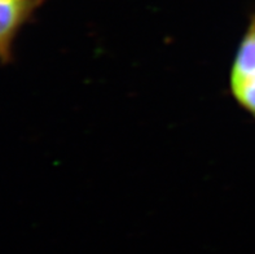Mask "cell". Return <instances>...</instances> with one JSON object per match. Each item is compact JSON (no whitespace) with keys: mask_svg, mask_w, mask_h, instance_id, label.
<instances>
[{"mask_svg":"<svg viewBox=\"0 0 255 254\" xmlns=\"http://www.w3.org/2000/svg\"><path fill=\"white\" fill-rule=\"evenodd\" d=\"M235 103L255 121V13L250 14L228 75Z\"/></svg>","mask_w":255,"mask_h":254,"instance_id":"obj_1","label":"cell"},{"mask_svg":"<svg viewBox=\"0 0 255 254\" xmlns=\"http://www.w3.org/2000/svg\"><path fill=\"white\" fill-rule=\"evenodd\" d=\"M48 0H0V64L13 61L17 36Z\"/></svg>","mask_w":255,"mask_h":254,"instance_id":"obj_2","label":"cell"}]
</instances>
